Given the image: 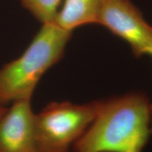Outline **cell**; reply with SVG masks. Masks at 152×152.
I'll return each mask as SVG.
<instances>
[{
    "mask_svg": "<svg viewBox=\"0 0 152 152\" xmlns=\"http://www.w3.org/2000/svg\"><path fill=\"white\" fill-rule=\"evenodd\" d=\"M22 5L42 24L55 21L61 0H20Z\"/></svg>",
    "mask_w": 152,
    "mask_h": 152,
    "instance_id": "cell-7",
    "label": "cell"
},
{
    "mask_svg": "<svg viewBox=\"0 0 152 152\" xmlns=\"http://www.w3.org/2000/svg\"><path fill=\"white\" fill-rule=\"evenodd\" d=\"M72 32L43 24L21 56L0 68V106L30 100L38 82L64 56Z\"/></svg>",
    "mask_w": 152,
    "mask_h": 152,
    "instance_id": "cell-2",
    "label": "cell"
},
{
    "mask_svg": "<svg viewBox=\"0 0 152 152\" xmlns=\"http://www.w3.org/2000/svg\"><path fill=\"white\" fill-rule=\"evenodd\" d=\"M30 100H20L0 119V152H42L35 130Z\"/></svg>",
    "mask_w": 152,
    "mask_h": 152,
    "instance_id": "cell-5",
    "label": "cell"
},
{
    "mask_svg": "<svg viewBox=\"0 0 152 152\" xmlns=\"http://www.w3.org/2000/svg\"><path fill=\"white\" fill-rule=\"evenodd\" d=\"M96 24L128 42L136 57L152 55V25L130 0H100Z\"/></svg>",
    "mask_w": 152,
    "mask_h": 152,
    "instance_id": "cell-4",
    "label": "cell"
},
{
    "mask_svg": "<svg viewBox=\"0 0 152 152\" xmlns=\"http://www.w3.org/2000/svg\"><path fill=\"white\" fill-rule=\"evenodd\" d=\"M99 4L100 0H65L54 22L69 32L85 25L96 24Z\"/></svg>",
    "mask_w": 152,
    "mask_h": 152,
    "instance_id": "cell-6",
    "label": "cell"
},
{
    "mask_svg": "<svg viewBox=\"0 0 152 152\" xmlns=\"http://www.w3.org/2000/svg\"><path fill=\"white\" fill-rule=\"evenodd\" d=\"M103 101L85 104L50 102L35 115L37 140L42 152H68L93 122Z\"/></svg>",
    "mask_w": 152,
    "mask_h": 152,
    "instance_id": "cell-3",
    "label": "cell"
},
{
    "mask_svg": "<svg viewBox=\"0 0 152 152\" xmlns=\"http://www.w3.org/2000/svg\"><path fill=\"white\" fill-rule=\"evenodd\" d=\"M149 100L134 92L103 101L100 111L73 145L74 152H142L149 142Z\"/></svg>",
    "mask_w": 152,
    "mask_h": 152,
    "instance_id": "cell-1",
    "label": "cell"
},
{
    "mask_svg": "<svg viewBox=\"0 0 152 152\" xmlns=\"http://www.w3.org/2000/svg\"><path fill=\"white\" fill-rule=\"evenodd\" d=\"M150 110H151V120H150V130H151V133H152V104L150 106Z\"/></svg>",
    "mask_w": 152,
    "mask_h": 152,
    "instance_id": "cell-9",
    "label": "cell"
},
{
    "mask_svg": "<svg viewBox=\"0 0 152 152\" xmlns=\"http://www.w3.org/2000/svg\"><path fill=\"white\" fill-rule=\"evenodd\" d=\"M151 56H152V55H151Z\"/></svg>",
    "mask_w": 152,
    "mask_h": 152,
    "instance_id": "cell-10",
    "label": "cell"
},
{
    "mask_svg": "<svg viewBox=\"0 0 152 152\" xmlns=\"http://www.w3.org/2000/svg\"><path fill=\"white\" fill-rule=\"evenodd\" d=\"M7 111H8V108L6 107V106H0V119L4 115Z\"/></svg>",
    "mask_w": 152,
    "mask_h": 152,
    "instance_id": "cell-8",
    "label": "cell"
}]
</instances>
